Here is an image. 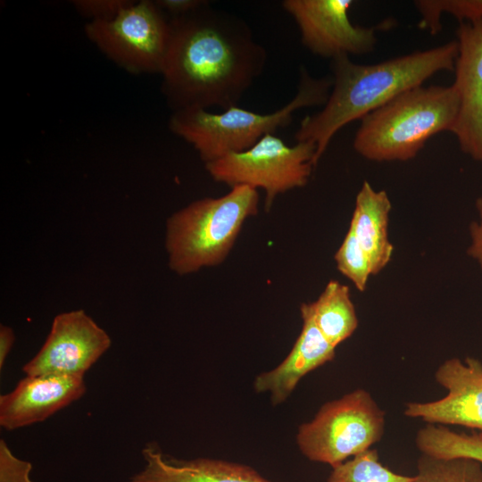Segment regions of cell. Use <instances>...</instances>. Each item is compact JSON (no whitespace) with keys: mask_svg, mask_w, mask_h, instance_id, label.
Masks as SVG:
<instances>
[{"mask_svg":"<svg viewBox=\"0 0 482 482\" xmlns=\"http://www.w3.org/2000/svg\"><path fill=\"white\" fill-rule=\"evenodd\" d=\"M446 390L443 398L427 403H408L404 415L439 425H458L477 429L482 437V362L473 357L464 362L451 358L435 373Z\"/></svg>","mask_w":482,"mask_h":482,"instance_id":"11","label":"cell"},{"mask_svg":"<svg viewBox=\"0 0 482 482\" xmlns=\"http://www.w3.org/2000/svg\"><path fill=\"white\" fill-rule=\"evenodd\" d=\"M454 64L459 108L452 133L463 153L482 164V20L460 22Z\"/></svg>","mask_w":482,"mask_h":482,"instance_id":"12","label":"cell"},{"mask_svg":"<svg viewBox=\"0 0 482 482\" xmlns=\"http://www.w3.org/2000/svg\"><path fill=\"white\" fill-rule=\"evenodd\" d=\"M332 85V77L315 79L302 67L295 95L272 112L260 113L237 105L219 113L204 109L181 110L172 112L169 128L191 144L205 164L245 151L264 135L288 126L295 112L302 108L324 105Z\"/></svg>","mask_w":482,"mask_h":482,"instance_id":"4","label":"cell"},{"mask_svg":"<svg viewBox=\"0 0 482 482\" xmlns=\"http://www.w3.org/2000/svg\"><path fill=\"white\" fill-rule=\"evenodd\" d=\"M170 33V18L151 0L132 1L113 18L85 25L87 38L108 59L134 74H161Z\"/></svg>","mask_w":482,"mask_h":482,"instance_id":"8","label":"cell"},{"mask_svg":"<svg viewBox=\"0 0 482 482\" xmlns=\"http://www.w3.org/2000/svg\"><path fill=\"white\" fill-rule=\"evenodd\" d=\"M316 145L308 141L287 145L274 134H266L250 148L229 154L204 164L210 176L230 187L249 186L265 191L269 212L276 197L304 187L311 177Z\"/></svg>","mask_w":482,"mask_h":482,"instance_id":"7","label":"cell"},{"mask_svg":"<svg viewBox=\"0 0 482 482\" xmlns=\"http://www.w3.org/2000/svg\"><path fill=\"white\" fill-rule=\"evenodd\" d=\"M307 306L318 328L335 347L357 328L349 287L337 280H330L318 299Z\"/></svg>","mask_w":482,"mask_h":482,"instance_id":"17","label":"cell"},{"mask_svg":"<svg viewBox=\"0 0 482 482\" xmlns=\"http://www.w3.org/2000/svg\"><path fill=\"white\" fill-rule=\"evenodd\" d=\"M458 108L453 85L411 88L361 120L353 148L370 161L411 160L430 137L452 132Z\"/></svg>","mask_w":482,"mask_h":482,"instance_id":"3","label":"cell"},{"mask_svg":"<svg viewBox=\"0 0 482 482\" xmlns=\"http://www.w3.org/2000/svg\"><path fill=\"white\" fill-rule=\"evenodd\" d=\"M156 4L170 18L186 15L210 3L206 0H155Z\"/></svg>","mask_w":482,"mask_h":482,"instance_id":"25","label":"cell"},{"mask_svg":"<svg viewBox=\"0 0 482 482\" xmlns=\"http://www.w3.org/2000/svg\"><path fill=\"white\" fill-rule=\"evenodd\" d=\"M142 454L145 465L130 482H271L244 464L209 458H168L153 443L146 445Z\"/></svg>","mask_w":482,"mask_h":482,"instance_id":"15","label":"cell"},{"mask_svg":"<svg viewBox=\"0 0 482 482\" xmlns=\"http://www.w3.org/2000/svg\"><path fill=\"white\" fill-rule=\"evenodd\" d=\"M412 482H482V464L469 458H440L423 454Z\"/></svg>","mask_w":482,"mask_h":482,"instance_id":"20","label":"cell"},{"mask_svg":"<svg viewBox=\"0 0 482 482\" xmlns=\"http://www.w3.org/2000/svg\"><path fill=\"white\" fill-rule=\"evenodd\" d=\"M391 208L386 191H377L369 182H363L356 195L349 228L368 255L373 275L387 265L393 254L387 231Z\"/></svg>","mask_w":482,"mask_h":482,"instance_id":"16","label":"cell"},{"mask_svg":"<svg viewBox=\"0 0 482 482\" xmlns=\"http://www.w3.org/2000/svg\"><path fill=\"white\" fill-rule=\"evenodd\" d=\"M85 392L83 377L26 376L12 391L0 396V425L13 430L41 422Z\"/></svg>","mask_w":482,"mask_h":482,"instance_id":"13","label":"cell"},{"mask_svg":"<svg viewBox=\"0 0 482 482\" xmlns=\"http://www.w3.org/2000/svg\"><path fill=\"white\" fill-rule=\"evenodd\" d=\"M334 259L337 270L349 278L359 291L363 292L369 277L373 275V272L370 259L351 228L335 253Z\"/></svg>","mask_w":482,"mask_h":482,"instance_id":"22","label":"cell"},{"mask_svg":"<svg viewBox=\"0 0 482 482\" xmlns=\"http://www.w3.org/2000/svg\"><path fill=\"white\" fill-rule=\"evenodd\" d=\"M423 454L440 458H469L482 464V437L454 432L444 425L427 423L415 439Z\"/></svg>","mask_w":482,"mask_h":482,"instance_id":"18","label":"cell"},{"mask_svg":"<svg viewBox=\"0 0 482 482\" xmlns=\"http://www.w3.org/2000/svg\"><path fill=\"white\" fill-rule=\"evenodd\" d=\"M352 0H284L282 7L292 16L303 45L313 54L335 58L365 54L377 42L376 32L386 21L371 28L353 24L349 12Z\"/></svg>","mask_w":482,"mask_h":482,"instance_id":"9","label":"cell"},{"mask_svg":"<svg viewBox=\"0 0 482 482\" xmlns=\"http://www.w3.org/2000/svg\"><path fill=\"white\" fill-rule=\"evenodd\" d=\"M15 340L13 330L5 325L0 327V369L3 368L5 360L12 350Z\"/></svg>","mask_w":482,"mask_h":482,"instance_id":"27","label":"cell"},{"mask_svg":"<svg viewBox=\"0 0 482 482\" xmlns=\"http://www.w3.org/2000/svg\"><path fill=\"white\" fill-rule=\"evenodd\" d=\"M32 465L17 458L4 440L0 441V482H34L29 474Z\"/></svg>","mask_w":482,"mask_h":482,"instance_id":"23","label":"cell"},{"mask_svg":"<svg viewBox=\"0 0 482 482\" xmlns=\"http://www.w3.org/2000/svg\"><path fill=\"white\" fill-rule=\"evenodd\" d=\"M479 221H474L470 226V245L468 253L475 259L482 270V197L476 201Z\"/></svg>","mask_w":482,"mask_h":482,"instance_id":"26","label":"cell"},{"mask_svg":"<svg viewBox=\"0 0 482 482\" xmlns=\"http://www.w3.org/2000/svg\"><path fill=\"white\" fill-rule=\"evenodd\" d=\"M414 476L397 474L379 461L374 449H368L335 466L327 482H412Z\"/></svg>","mask_w":482,"mask_h":482,"instance_id":"19","label":"cell"},{"mask_svg":"<svg viewBox=\"0 0 482 482\" xmlns=\"http://www.w3.org/2000/svg\"><path fill=\"white\" fill-rule=\"evenodd\" d=\"M300 312L303 327L292 350L275 369L253 381L255 392H269L273 405L285 402L302 378L335 357L336 347L316 326L307 303L301 305Z\"/></svg>","mask_w":482,"mask_h":482,"instance_id":"14","label":"cell"},{"mask_svg":"<svg viewBox=\"0 0 482 482\" xmlns=\"http://www.w3.org/2000/svg\"><path fill=\"white\" fill-rule=\"evenodd\" d=\"M414 4L421 17L419 27L433 35L441 29L445 13L460 22L482 20V0H419Z\"/></svg>","mask_w":482,"mask_h":482,"instance_id":"21","label":"cell"},{"mask_svg":"<svg viewBox=\"0 0 482 482\" xmlns=\"http://www.w3.org/2000/svg\"><path fill=\"white\" fill-rule=\"evenodd\" d=\"M385 431V412L371 395L356 389L323 404L296 434L301 453L332 468L378 443Z\"/></svg>","mask_w":482,"mask_h":482,"instance_id":"6","label":"cell"},{"mask_svg":"<svg viewBox=\"0 0 482 482\" xmlns=\"http://www.w3.org/2000/svg\"><path fill=\"white\" fill-rule=\"evenodd\" d=\"M258 206L257 189L240 185L222 196L202 198L174 212L166 223L170 269L183 276L220 264Z\"/></svg>","mask_w":482,"mask_h":482,"instance_id":"5","label":"cell"},{"mask_svg":"<svg viewBox=\"0 0 482 482\" xmlns=\"http://www.w3.org/2000/svg\"><path fill=\"white\" fill-rule=\"evenodd\" d=\"M457 40L371 65L353 62L348 55L331 59L333 85L319 112L306 116L295 137L316 145L318 163L333 137L348 123L369 113L442 71H453Z\"/></svg>","mask_w":482,"mask_h":482,"instance_id":"2","label":"cell"},{"mask_svg":"<svg viewBox=\"0 0 482 482\" xmlns=\"http://www.w3.org/2000/svg\"><path fill=\"white\" fill-rule=\"evenodd\" d=\"M132 1L128 0H75L73 6L89 21L110 20Z\"/></svg>","mask_w":482,"mask_h":482,"instance_id":"24","label":"cell"},{"mask_svg":"<svg viewBox=\"0 0 482 482\" xmlns=\"http://www.w3.org/2000/svg\"><path fill=\"white\" fill-rule=\"evenodd\" d=\"M162 93L173 112L237 105L266 65L247 22L210 3L170 18Z\"/></svg>","mask_w":482,"mask_h":482,"instance_id":"1","label":"cell"},{"mask_svg":"<svg viewBox=\"0 0 482 482\" xmlns=\"http://www.w3.org/2000/svg\"><path fill=\"white\" fill-rule=\"evenodd\" d=\"M112 340L83 310L56 315L38 351L22 368L26 376L84 377L109 349Z\"/></svg>","mask_w":482,"mask_h":482,"instance_id":"10","label":"cell"}]
</instances>
